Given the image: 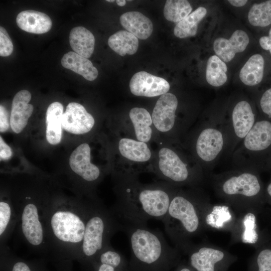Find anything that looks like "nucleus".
Returning <instances> with one entry per match:
<instances>
[{"label": "nucleus", "mask_w": 271, "mask_h": 271, "mask_svg": "<svg viewBox=\"0 0 271 271\" xmlns=\"http://www.w3.org/2000/svg\"><path fill=\"white\" fill-rule=\"evenodd\" d=\"M266 193L268 197L271 198V182L268 184L266 187Z\"/></svg>", "instance_id": "a18cd8bd"}, {"label": "nucleus", "mask_w": 271, "mask_h": 271, "mask_svg": "<svg viewBox=\"0 0 271 271\" xmlns=\"http://www.w3.org/2000/svg\"><path fill=\"white\" fill-rule=\"evenodd\" d=\"M235 223L230 231L231 243L241 242L256 245L259 240L255 210L238 214Z\"/></svg>", "instance_id": "f3484780"}, {"label": "nucleus", "mask_w": 271, "mask_h": 271, "mask_svg": "<svg viewBox=\"0 0 271 271\" xmlns=\"http://www.w3.org/2000/svg\"><path fill=\"white\" fill-rule=\"evenodd\" d=\"M95 120L92 115L80 103H69L62 116V127L74 134H82L90 131Z\"/></svg>", "instance_id": "2eb2a0df"}, {"label": "nucleus", "mask_w": 271, "mask_h": 271, "mask_svg": "<svg viewBox=\"0 0 271 271\" xmlns=\"http://www.w3.org/2000/svg\"><path fill=\"white\" fill-rule=\"evenodd\" d=\"M12 156L11 148L5 142L2 136L0 137V159L1 160H7Z\"/></svg>", "instance_id": "58836bf2"}, {"label": "nucleus", "mask_w": 271, "mask_h": 271, "mask_svg": "<svg viewBox=\"0 0 271 271\" xmlns=\"http://www.w3.org/2000/svg\"><path fill=\"white\" fill-rule=\"evenodd\" d=\"M226 117L227 142L223 157L231 158L257 120L250 103L245 99L236 102Z\"/></svg>", "instance_id": "9b49d317"}, {"label": "nucleus", "mask_w": 271, "mask_h": 271, "mask_svg": "<svg viewBox=\"0 0 271 271\" xmlns=\"http://www.w3.org/2000/svg\"><path fill=\"white\" fill-rule=\"evenodd\" d=\"M14 46L6 29L0 27V55L2 57L10 56L13 52Z\"/></svg>", "instance_id": "c9c22d12"}, {"label": "nucleus", "mask_w": 271, "mask_h": 271, "mask_svg": "<svg viewBox=\"0 0 271 271\" xmlns=\"http://www.w3.org/2000/svg\"><path fill=\"white\" fill-rule=\"evenodd\" d=\"M138 141L147 143L152 137V118L147 110L142 107H133L129 112Z\"/></svg>", "instance_id": "bb28decb"}, {"label": "nucleus", "mask_w": 271, "mask_h": 271, "mask_svg": "<svg viewBox=\"0 0 271 271\" xmlns=\"http://www.w3.org/2000/svg\"><path fill=\"white\" fill-rule=\"evenodd\" d=\"M18 26L28 33L42 34L50 30L52 23L46 14L34 10L20 12L16 18Z\"/></svg>", "instance_id": "aec40b11"}, {"label": "nucleus", "mask_w": 271, "mask_h": 271, "mask_svg": "<svg viewBox=\"0 0 271 271\" xmlns=\"http://www.w3.org/2000/svg\"><path fill=\"white\" fill-rule=\"evenodd\" d=\"M95 263L106 264L123 271H128V261L114 249L110 243L106 245L97 255L93 264Z\"/></svg>", "instance_id": "72a5a7b5"}, {"label": "nucleus", "mask_w": 271, "mask_h": 271, "mask_svg": "<svg viewBox=\"0 0 271 271\" xmlns=\"http://www.w3.org/2000/svg\"><path fill=\"white\" fill-rule=\"evenodd\" d=\"M227 142V117L211 113L203 118L192 143L194 156L205 175L209 176L223 156Z\"/></svg>", "instance_id": "423d86ee"}, {"label": "nucleus", "mask_w": 271, "mask_h": 271, "mask_svg": "<svg viewBox=\"0 0 271 271\" xmlns=\"http://www.w3.org/2000/svg\"><path fill=\"white\" fill-rule=\"evenodd\" d=\"M61 63L63 67L82 76L88 81L95 80L98 74L97 69L89 59L74 52L64 54Z\"/></svg>", "instance_id": "5701e85b"}, {"label": "nucleus", "mask_w": 271, "mask_h": 271, "mask_svg": "<svg viewBox=\"0 0 271 271\" xmlns=\"http://www.w3.org/2000/svg\"><path fill=\"white\" fill-rule=\"evenodd\" d=\"M31 94L27 90H22L16 93L13 99L10 115V126L16 133H20L25 128L31 116L34 106L29 102Z\"/></svg>", "instance_id": "a211bd4d"}, {"label": "nucleus", "mask_w": 271, "mask_h": 271, "mask_svg": "<svg viewBox=\"0 0 271 271\" xmlns=\"http://www.w3.org/2000/svg\"><path fill=\"white\" fill-rule=\"evenodd\" d=\"M115 1L113 0V1H111V0H107L106 2H110V3H112V2H114Z\"/></svg>", "instance_id": "de8ad7c7"}, {"label": "nucleus", "mask_w": 271, "mask_h": 271, "mask_svg": "<svg viewBox=\"0 0 271 271\" xmlns=\"http://www.w3.org/2000/svg\"><path fill=\"white\" fill-rule=\"evenodd\" d=\"M256 171L232 168L209 177L217 196L238 214L255 210L258 204L262 186Z\"/></svg>", "instance_id": "39448f33"}, {"label": "nucleus", "mask_w": 271, "mask_h": 271, "mask_svg": "<svg viewBox=\"0 0 271 271\" xmlns=\"http://www.w3.org/2000/svg\"><path fill=\"white\" fill-rule=\"evenodd\" d=\"M259 105L264 114L271 118V88L264 91L261 95Z\"/></svg>", "instance_id": "e433bc0d"}, {"label": "nucleus", "mask_w": 271, "mask_h": 271, "mask_svg": "<svg viewBox=\"0 0 271 271\" xmlns=\"http://www.w3.org/2000/svg\"><path fill=\"white\" fill-rule=\"evenodd\" d=\"M210 203L208 196L199 189L178 190L172 198L162 222L174 247L182 254L193 242L191 239L206 230L204 214Z\"/></svg>", "instance_id": "7ed1b4c3"}, {"label": "nucleus", "mask_w": 271, "mask_h": 271, "mask_svg": "<svg viewBox=\"0 0 271 271\" xmlns=\"http://www.w3.org/2000/svg\"><path fill=\"white\" fill-rule=\"evenodd\" d=\"M118 149L124 158L137 162H145L151 157V152L147 144L128 138H122L118 143Z\"/></svg>", "instance_id": "a878e982"}, {"label": "nucleus", "mask_w": 271, "mask_h": 271, "mask_svg": "<svg viewBox=\"0 0 271 271\" xmlns=\"http://www.w3.org/2000/svg\"><path fill=\"white\" fill-rule=\"evenodd\" d=\"M11 271H32L30 265L22 260H14Z\"/></svg>", "instance_id": "ea45409f"}, {"label": "nucleus", "mask_w": 271, "mask_h": 271, "mask_svg": "<svg viewBox=\"0 0 271 271\" xmlns=\"http://www.w3.org/2000/svg\"><path fill=\"white\" fill-rule=\"evenodd\" d=\"M158 165L162 175L175 185L196 186L205 179L201 167H190L180 154L169 148L160 150Z\"/></svg>", "instance_id": "1a4fd4ad"}, {"label": "nucleus", "mask_w": 271, "mask_h": 271, "mask_svg": "<svg viewBox=\"0 0 271 271\" xmlns=\"http://www.w3.org/2000/svg\"><path fill=\"white\" fill-rule=\"evenodd\" d=\"M90 148L87 143L78 146L71 153L69 166L72 172L87 184H93L100 176L99 168L90 162Z\"/></svg>", "instance_id": "f8f14e48"}, {"label": "nucleus", "mask_w": 271, "mask_h": 271, "mask_svg": "<svg viewBox=\"0 0 271 271\" xmlns=\"http://www.w3.org/2000/svg\"><path fill=\"white\" fill-rule=\"evenodd\" d=\"M10 125V120L8 117V112L6 108L1 105L0 106V131L4 132L7 131Z\"/></svg>", "instance_id": "4c0bfd02"}, {"label": "nucleus", "mask_w": 271, "mask_h": 271, "mask_svg": "<svg viewBox=\"0 0 271 271\" xmlns=\"http://www.w3.org/2000/svg\"><path fill=\"white\" fill-rule=\"evenodd\" d=\"M89 200L50 198L43 213L49 252L78 257L89 212Z\"/></svg>", "instance_id": "f257e3e1"}, {"label": "nucleus", "mask_w": 271, "mask_h": 271, "mask_svg": "<svg viewBox=\"0 0 271 271\" xmlns=\"http://www.w3.org/2000/svg\"><path fill=\"white\" fill-rule=\"evenodd\" d=\"M170 88L165 79L146 71L135 73L129 82V88L134 95L152 97L168 93Z\"/></svg>", "instance_id": "4468645a"}, {"label": "nucleus", "mask_w": 271, "mask_h": 271, "mask_svg": "<svg viewBox=\"0 0 271 271\" xmlns=\"http://www.w3.org/2000/svg\"><path fill=\"white\" fill-rule=\"evenodd\" d=\"M248 271H271V249L257 251L248 263Z\"/></svg>", "instance_id": "f704fd0d"}, {"label": "nucleus", "mask_w": 271, "mask_h": 271, "mask_svg": "<svg viewBox=\"0 0 271 271\" xmlns=\"http://www.w3.org/2000/svg\"><path fill=\"white\" fill-rule=\"evenodd\" d=\"M115 2L117 5L120 7H123L126 4V1L124 0H117Z\"/></svg>", "instance_id": "49530a36"}, {"label": "nucleus", "mask_w": 271, "mask_h": 271, "mask_svg": "<svg viewBox=\"0 0 271 271\" xmlns=\"http://www.w3.org/2000/svg\"><path fill=\"white\" fill-rule=\"evenodd\" d=\"M173 271H196L192 268L188 262L181 261L180 263L177 265Z\"/></svg>", "instance_id": "37998d69"}, {"label": "nucleus", "mask_w": 271, "mask_h": 271, "mask_svg": "<svg viewBox=\"0 0 271 271\" xmlns=\"http://www.w3.org/2000/svg\"><path fill=\"white\" fill-rule=\"evenodd\" d=\"M120 231L130 244L128 271H172L182 261L180 251L170 246L158 229L147 225L121 224Z\"/></svg>", "instance_id": "20e7f679"}, {"label": "nucleus", "mask_w": 271, "mask_h": 271, "mask_svg": "<svg viewBox=\"0 0 271 271\" xmlns=\"http://www.w3.org/2000/svg\"><path fill=\"white\" fill-rule=\"evenodd\" d=\"M247 33L241 30L235 31L229 39L218 38L213 43L214 51L223 62L232 60L237 53L244 51L249 43Z\"/></svg>", "instance_id": "6ab92c4d"}, {"label": "nucleus", "mask_w": 271, "mask_h": 271, "mask_svg": "<svg viewBox=\"0 0 271 271\" xmlns=\"http://www.w3.org/2000/svg\"><path fill=\"white\" fill-rule=\"evenodd\" d=\"M264 61L258 54L251 56L240 70L239 78L246 86H253L259 84L263 78Z\"/></svg>", "instance_id": "cd10ccee"}, {"label": "nucleus", "mask_w": 271, "mask_h": 271, "mask_svg": "<svg viewBox=\"0 0 271 271\" xmlns=\"http://www.w3.org/2000/svg\"><path fill=\"white\" fill-rule=\"evenodd\" d=\"M93 266L95 271H123L112 266L100 263H95Z\"/></svg>", "instance_id": "a19ab883"}, {"label": "nucleus", "mask_w": 271, "mask_h": 271, "mask_svg": "<svg viewBox=\"0 0 271 271\" xmlns=\"http://www.w3.org/2000/svg\"><path fill=\"white\" fill-rule=\"evenodd\" d=\"M71 48L76 53L88 58L94 51L95 38L92 33L85 27L78 26L71 29L69 34Z\"/></svg>", "instance_id": "b1692460"}, {"label": "nucleus", "mask_w": 271, "mask_h": 271, "mask_svg": "<svg viewBox=\"0 0 271 271\" xmlns=\"http://www.w3.org/2000/svg\"><path fill=\"white\" fill-rule=\"evenodd\" d=\"M271 147V121L257 120L233 152V169L257 171L259 157Z\"/></svg>", "instance_id": "6e6552de"}, {"label": "nucleus", "mask_w": 271, "mask_h": 271, "mask_svg": "<svg viewBox=\"0 0 271 271\" xmlns=\"http://www.w3.org/2000/svg\"><path fill=\"white\" fill-rule=\"evenodd\" d=\"M118 190V199L110 208L121 224L147 225L151 219L162 220L178 191L175 187L143 186L125 182Z\"/></svg>", "instance_id": "f03ea898"}, {"label": "nucleus", "mask_w": 271, "mask_h": 271, "mask_svg": "<svg viewBox=\"0 0 271 271\" xmlns=\"http://www.w3.org/2000/svg\"><path fill=\"white\" fill-rule=\"evenodd\" d=\"M183 254L188 257V263L196 271H227L237 256L207 241L192 242Z\"/></svg>", "instance_id": "9d476101"}, {"label": "nucleus", "mask_w": 271, "mask_h": 271, "mask_svg": "<svg viewBox=\"0 0 271 271\" xmlns=\"http://www.w3.org/2000/svg\"><path fill=\"white\" fill-rule=\"evenodd\" d=\"M207 14L206 9L200 7L175 26L174 34L179 38H185L196 35L198 26Z\"/></svg>", "instance_id": "c756f323"}, {"label": "nucleus", "mask_w": 271, "mask_h": 271, "mask_svg": "<svg viewBox=\"0 0 271 271\" xmlns=\"http://www.w3.org/2000/svg\"><path fill=\"white\" fill-rule=\"evenodd\" d=\"M249 23L256 27H264L271 24V0L254 4L248 13Z\"/></svg>", "instance_id": "473e14b6"}, {"label": "nucleus", "mask_w": 271, "mask_h": 271, "mask_svg": "<svg viewBox=\"0 0 271 271\" xmlns=\"http://www.w3.org/2000/svg\"><path fill=\"white\" fill-rule=\"evenodd\" d=\"M261 47L265 50H269L271 54V36L261 37L259 40Z\"/></svg>", "instance_id": "79ce46f5"}, {"label": "nucleus", "mask_w": 271, "mask_h": 271, "mask_svg": "<svg viewBox=\"0 0 271 271\" xmlns=\"http://www.w3.org/2000/svg\"><path fill=\"white\" fill-rule=\"evenodd\" d=\"M63 106L59 102H54L48 107L46 113V138L51 145H56L61 141Z\"/></svg>", "instance_id": "4be33fe9"}, {"label": "nucleus", "mask_w": 271, "mask_h": 271, "mask_svg": "<svg viewBox=\"0 0 271 271\" xmlns=\"http://www.w3.org/2000/svg\"><path fill=\"white\" fill-rule=\"evenodd\" d=\"M121 224L110 208L96 199L89 200V212L78 258L93 264Z\"/></svg>", "instance_id": "0eeeda50"}, {"label": "nucleus", "mask_w": 271, "mask_h": 271, "mask_svg": "<svg viewBox=\"0 0 271 271\" xmlns=\"http://www.w3.org/2000/svg\"><path fill=\"white\" fill-rule=\"evenodd\" d=\"M119 21L127 31L141 40H146L152 34L153 25L149 18L143 14L131 11L122 14Z\"/></svg>", "instance_id": "412c9836"}, {"label": "nucleus", "mask_w": 271, "mask_h": 271, "mask_svg": "<svg viewBox=\"0 0 271 271\" xmlns=\"http://www.w3.org/2000/svg\"><path fill=\"white\" fill-rule=\"evenodd\" d=\"M192 10L187 1L168 0L164 6L163 14L166 20L177 24L188 16Z\"/></svg>", "instance_id": "2f4dec72"}, {"label": "nucleus", "mask_w": 271, "mask_h": 271, "mask_svg": "<svg viewBox=\"0 0 271 271\" xmlns=\"http://www.w3.org/2000/svg\"><path fill=\"white\" fill-rule=\"evenodd\" d=\"M110 48L121 56L133 55L139 47V40L127 31L120 30L112 35L108 40Z\"/></svg>", "instance_id": "c85d7f7f"}, {"label": "nucleus", "mask_w": 271, "mask_h": 271, "mask_svg": "<svg viewBox=\"0 0 271 271\" xmlns=\"http://www.w3.org/2000/svg\"><path fill=\"white\" fill-rule=\"evenodd\" d=\"M17 216L11 199L1 197L0 201V245L7 242L16 228Z\"/></svg>", "instance_id": "393cba45"}, {"label": "nucleus", "mask_w": 271, "mask_h": 271, "mask_svg": "<svg viewBox=\"0 0 271 271\" xmlns=\"http://www.w3.org/2000/svg\"><path fill=\"white\" fill-rule=\"evenodd\" d=\"M178 100L172 93L161 95L154 108L152 118L153 123L160 131L171 130L176 123V111Z\"/></svg>", "instance_id": "ddd939ff"}, {"label": "nucleus", "mask_w": 271, "mask_h": 271, "mask_svg": "<svg viewBox=\"0 0 271 271\" xmlns=\"http://www.w3.org/2000/svg\"><path fill=\"white\" fill-rule=\"evenodd\" d=\"M227 66L220 58L216 55L209 57L207 61L206 70V79L208 83L213 87H219L226 82V74Z\"/></svg>", "instance_id": "7c9ffc66"}, {"label": "nucleus", "mask_w": 271, "mask_h": 271, "mask_svg": "<svg viewBox=\"0 0 271 271\" xmlns=\"http://www.w3.org/2000/svg\"><path fill=\"white\" fill-rule=\"evenodd\" d=\"M228 2L233 6L234 7H242L244 6L247 1L246 0H229Z\"/></svg>", "instance_id": "c03bdc74"}, {"label": "nucleus", "mask_w": 271, "mask_h": 271, "mask_svg": "<svg viewBox=\"0 0 271 271\" xmlns=\"http://www.w3.org/2000/svg\"><path fill=\"white\" fill-rule=\"evenodd\" d=\"M237 215L235 211L226 203L207 206L204 214V224L206 230L230 231Z\"/></svg>", "instance_id": "dca6fc26"}]
</instances>
